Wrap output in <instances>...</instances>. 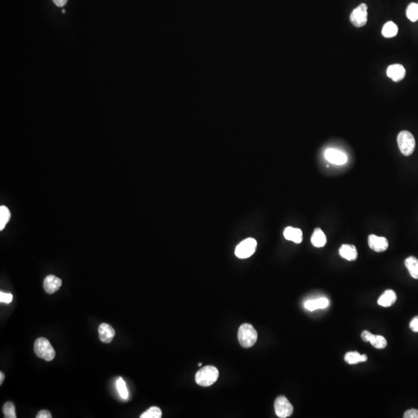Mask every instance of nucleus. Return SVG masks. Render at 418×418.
I'll return each instance as SVG.
<instances>
[{"mask_svg":"<svg viewBox=\"0 0 418 418\" xmlns=\"http://www.w3.org/2000/svg\"><path fill=\"white\" fill-rule=\"evenodd\" d=\"M339 254L343 259L348 261L356 260L358 256V252L355 245H348V244H344L341 246L339 249Z\"/></svg>","mask_w":418,"mask_h":418,"instance_id":"nucleus-17","label":"nucleus"},{"mask_svg":"<svg viewBox=\"0 0 418 418\" xmlns=\"http://www.w3.org/2000/svg\"><path fill=\"white\" fill-rule=\"evenodd\" d=\"M34 349L35 354L39 358L47 362L52 361L55 358V351L51 343L45 338H39L36 339L34 345Z\"/></svg>","mask_w":418,"mask_h":418,"instance_id":"nucleus-3","label":"nucleus"},{"mask_svg":"<svg viewBox=\"0 0 418 418\" xmlns=\"http://www.w3.org/2000/svg\"><path fill=\"white\" fill-rule=\"evenodd\" d=\"M161 417H162L161 410L157 407H152L142 414L140 418H161Z\"/></svg>","mask_w":418,"mask_h":418,"instance_id":"nucleus-25","label":"nucleus"},{"mask_svg":"<svg viewBox=\"0 0 418 418\" xmlns=\"http://www.w3.org/2000/svg\"><path fill=\"white\" fill-rule=\"evenodd\" d=\"M13 301V294L10 293L0 292V302L9 304Z\"/></svg>","mask_w":418,"mask_h":418,"instance_id":"nucleus-27","label":"nucleus"},{"mask_svg":"<svg viewBox=\"0 0 418 418\" xmlns=\"http://www.w3.org/2000/svg\"><path fill=\"white\" fill-rule=\"evenodd\" d=\"M405 266L414 279H418V260L415 256H410L405 260Z\"/></svg>","mask_w":418,"mask_h":418,"instance_id":"nucleus-20","label":"nucleus"},{"mask_svg":"<svg viewBox=\"0 0 418 418\" xmlns=\"http://www.w3.org/2000/svg\"><path fill=\"white\" fill-rule=\"evenodd\" d=\"M4 377H5V376H4L3 373L1 372V373H0V385L2 383V382H3Z\"/></svg>","mask_w":418,"mask_h":418,"instance_id":"nucleus-32","label":"nucleus"},{"mask_svg":"<svg viewBox=\"0 0 418 418\" xmlns=\"http://www.w3.org/2000/svg\"><path fill=\"white\" fill-rule=\"evenodd\" d=\"M274 409L277 416L279 418H288L294 412L292 404L284 396H280L276 399L274 403Z\"/></svg>","mask_w":418,"mask_h":418,"instance_id":"nucleus-6","label":"nucleus"},{"mask_svg":"<svg viewBox=\"0 0 418 418\" xmlns=\"http://www.w3.org/2000/svg\"><path fill=\"white\" fill-rule=\"evenodd\" d=\"M257 243L256 240L252 238H248L242 241L235 250V254L240 259H246L250 257L253 255L256 251Z\"/></svg>","mask_w":418,"mask_h":418,"instance_id":"nucleus-5","label":"nucleus"},{"mask_svg":"<svg viewBox=\"0 0 418 418\" xmlns=\"http://www.w3.org/2000/svg\"><path fill=\"white\" fill-rule=\"evenodd\" d=\"M116 387H117L118 392H119L120 397L124 400H127L129 397L128 389H127L126 383L123 379H118L117 381H116Z\"/></svg>","mask_w":418,"mask_h":418,"instance_id":"nucleus-24","label":"nucleus"},{"mask_svg":"<svg viewBox=\"0 0 418 418\" xmlns=\"http://www.w3.org/2000/svg\"><path fill=\"white\" fill-rule=\"evenodd\" d=\"M324 156L330 163L336 165H343L348 161V157L346 153L336 149H328L325 151Z\"/></svg>","mask_w":418,"mask_h":418,"instance_id":"nucleus-10","label":"nucleus"},{"mask_svg":"<svg viewBox=\"0 0 418 418\" xmlns=\"http://www.w3.org/2000/svg\"><path fill=\"white\" fill-rule=\"evenodd\" d=\"M397 143L401 153L404 156H410L415 150V137L409 131L400 132L397 137Z\"/></svg>","mask_w":418,"mask_h":418,"instance_id":"nucleus-4","label":"nucleus"},{"mask_svg":"<svg viewBox=\"0 0 418 418\" xmlns=\"http://www.w3.org/2000/svg\"><path fill=\"white\" fill-rule=\"evenodd\" d=\"M258 334L252 324H242L239 328L238 339L244 348H250L257 341Z\"/></svg>","mask_w":418,"mask_h":418,"instance_id":"nucleus-1","label":"nucleus"},{"mask_svg":"<svg viewBox=\"0 0 418 418\" xmlns=\"http://www.w3.org/2000/svg\"><path fill=\"white\" fill-rule=\"evenodd\" d=\"M410 328L414 332H418V316L414 317L410 323Z\"/></svg>","mask_w":418,"mask_h":418,"instance_id":"nucleus-29","label":"nucleus"},{"mask_svg":"<svg viewBox=\"0 0 418 418\" xmlns=\"http://www.w3.org/2000/svg\"><path fill=\"white\" fill-rule=\"evenodd\" d=\"M326 236L321 229L317 228L314 231L312 236V244L314 246L321 248L326 244Z\"/></svg>","mask_w":418,"mask_h":418,"instance_id":"nucleus-19","label":"nucleus"},{"mask_svg":"<svg viewBox=\"0 0 418 418\" xmlns=\"http://www.w3.org/2000/svg\"><path fill=\"white\" fill-rule=\"evenodd\" d=\"M36 418H52V415L47 410H42L40 411L39 413L37 414V415L36 416Z\"/></svg>","mask_w":418,"mask_h":418,"instance_id":"nucleus-30","label":"nucleus"},{"mask_svg":"<svg viewBox=\"0 0 418 418\" xmlns=\"http://www.w3.org/2000/svg\"><path fill=\"white\" fill-rule=\"evenodd\" d=\"M386 74L393 81L398 82V81L404 79V77H405L406 70L403 65H398V64L392 65L388 67Z\"/></svg>","mask_w":418,"mask_h":418,"instance_id":"nucleus-13","label":"nucleus"},{"mask_svg":"<svg viewBox=\"0 0 418 418\" xmlns=\"http://www.w3.org/2000/svg\"><path fill=\"white\" fill-rule=\"evenodd\" d=\"M362 339L364 342H369L374 348L383 349L386 348L387 342L382 335H376L369 331H363L362 333Z\"/></svg>","mask_w":418,"mask_h":418,"instance_id":"nucleus-8","label":"nucleus"},{"mask_svg":"<svg viewBox=\"0 0 418 418\" xmlns=\"http://www.w3.org/2000/svg\"><path fill=\"white\" fill-rule=\"evenodd\" d=\"M397 294L393 290H386L379 298L377 303L380 306L383 307V308H389L397 301Z\"/></svg>","mask_w":418,"mask_h":418,"instance_id":"nucleus-16","label":"nucleus"},{"mask_svg":"<svg viewBox=\"0 0 418 418\" xmlns=\"http://www.w3.org/2000/svg\"><path fill=\"white\" fill-rule=\"evenodd\" d=\"M202 363H201V362H200V363H199V366H202Z\"/></svg>","mask_w":418,"mask_h":418,"instance_id":"nucleus-33","label":"nucleus"},{"mask_svg":"<svg viewBox=\"0 0 418 418\" xmlns=\"http://www.w3.org/2000/svg\"><path fill=\"white\" fill-rule=\"evenodd\" d=\"M368 243L370 249L377 252H384L389 246L387 239L376 235H370L368 238Z\"/></svg>","mask_w":418,"mask_h":418,"instance_id":"nucleus-9","label":"nucleus"},{"mask_svg":"<svg viewBox=\"0 0 418 418\" xmlns=\"http://www.w3.org/2000/svg\"><path fill=\"white\" fill-rule=\"evenodd\" d=\"M218 370L213 366H207L201 369L195 375L197 383L202 386H211L218 378Z\"/></svg>","mask_w":418,"mask_h":418,"instance_id":"nucleus-2","label":"nucleus"},{"mask_svg":"<svg viewBox=\"0 0 418 418\" xmlns=\"http://www.w3.org/2000/svg\"><path fill=\"white\" fill-rule=\"evenodd\" d=\"M115 329L106 323H103L99 327V335L101 342L110 343L115 337Z\"/></svg>","mask_w":418,"mask_h":418,"instance_id":"nucleus-12","label":"nucleus"},{"mask_svg":"<svg viewBox=\"0 0 418 418\" xmlns=\"http://www.w3.org/2000/svg\"><path fill=\"white\" fill-rule=\"evenodd\" d=\"M62 284V280L59 278H57L54 275H48L46 277L43 281V289L47 294H52L59 290Z\"/></svg>","mask_w":418,"mask_h":418,"instance_id":"nucleus-11","label":"nucleus"},{"mask_svg":"<svg viewBox=\"0 0 418 418\" xmlns=\"http://www.w3.org/2000/svg\"><path fill=\"white\" fill-rule=\"evenodd\" d=\"M4 417L5 418H16V409L14 404L12 402H6L3 406Z\"/></svg>","mask_w":418,"mask_h":418,"instance_id":"nucleus-26","label":"nucleus"},{"mask_svg":"<svg viewBox=\"0 0 418 418\" xmlns=\"http://www.w3.org/2000/svg\"><path fill=\"white\" fill-rule=\"evenodd\" d=\"M305 309L310 312L317 310V309H324L329 306V301L326 298H320L317 299L309 300L305 301L304 304Z\"/></svg>","mask_w":418,"mask_h":418,"instance_id":"nucleus-14","label":"nucleus"},{"mask_svg":"<svg viewBox=\"0 0 418 418\" xmlns=\"http://www.w3.org/2000/svg\"><path fill=\"white\" fill-rule=\"evenodd\" d=\"M404 418H418V410L411 409L406 411L404 415Z\"/></svg>","mask_w":418,"mask_h":418,"instance_id":"nucleus-28","label":"nucleus"},{"mask_svg":"<svg viewBox=\"0 0 418 418\" xmlns=\"http://www.w3.org/2000/svg\"><path fill=\"white\" fill-rule=\"evenodd\" d=\"M406 14L411 21L416 22L418 20V3L411 2L406 11Z\"/></svg>","mask_w":418,"mask_h":418,"instance_id":"nucleus-23","label":"nucleus"},{"mask_svg":"<svg viewBox=\"0 0 418 418\" xmlns=\"http://www.w3.org/2000/svg\"><path fill=\"white\" fill-rule=\"evenodd\" d=\"M397 33H398V27L393 22H387L383 27L382 35L385 37H393L397 35Z\"/></svg>","mask_w":418,"mask_h":418,"instance_id":"nucleus-21","label":"nucleus"},{"mask_svg":"<svg viewBox=\"0 0 418 418\" xmlns=\"http://www.w3.org/2000/svg\"><path fill=\"white\" fill-rule=\"evenodd\" d=\"M283 236L286 240L292 241L295 244H301L303 240V233L302 231L297 228L289 227L286 228L283 231Z\"/></svg>","mask_w":418,"mask_h":418,"instance_id":"nucleus-15","label":"nucleus"},{"mask_svg":"<svg viewBox=\"0 0 418 418\" xmlns=\"http://www.w3.org/2000/svg\"><path fill=\"white\" fill-rule=\"evenodd\" d=\"M53 2L59 7H63L64 5L67 3L68 0H53Z\"/></svg>","mask_w":418,"mask_h":418,"instance_id":"nucleus-31","label":"nucleus"},{"mask_svg":"<svg viewBox=\"0 0 418 418\" xmlns=\"http://www.w3.org/2000/svg\"><path fill=\"white\" fill-rule=\"evenodd\" d=\"M367 5L365 3L360 4L358 7L355 8L351 15L350 21L355 27H362L366 25L368 20Z\"/></svg>","mask_w":418,"mask_h":418,"instance_id":"nucleus-7","label":"nucleus"},{"mask_svg":"<svg viewBox=\"0 0 418 418\" xmlns=\"http://www.w3.org/2000/svg\"><path fill=\"white\" fill-rule=\"evenodd\" d=\"M367 359V355H361L358 351H348L345 355V361L350 365L366 362Z\"/></svg>","mask_w":418,"mask_h":418,"instance_id":"nucleus-18","label":"nucleus"},{"mask_svg":"<svg viewBox=\"0 0 418 418\" xmlns=\"http://www.w3.org/2000/svg\"><path fill=\"white\" fill-rule=\"evenodd\" d=\"M11 213L9 209L6 206H2L0 207V230L5 229V225L10 219Z\"/></svg>","mask_w":418,"mask_h":418,"instance_id":"nucleus-22","label":"nucleus"}]
</instances>
